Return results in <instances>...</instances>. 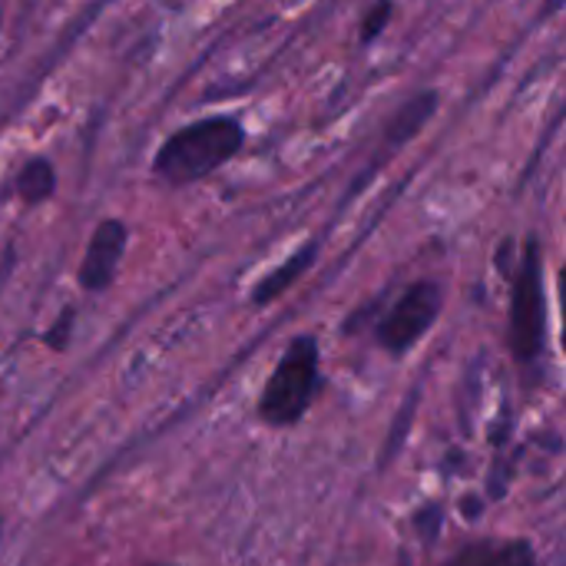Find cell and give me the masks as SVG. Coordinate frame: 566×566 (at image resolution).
Segmentation results:
<instances>
[{
  "label": "cell",
  "instance_id": "cell-2",
  "mask_svg": "<svg viewBox=\"0 0 566 566\" xmlns=\"http://www.w3.org/2000/svg\"><path fill=\"white\" fill-rule=\"evenodd\" d=\"M507 348L521 365H534L547 348V289H544V242L527 235L511 272Z\"/></svg>",
  "mask_w": 566,
  "mask_h": 566
},
{
  "label": "cell",
  "instance_id": "cell-1",
  "mask_svg": "<svg viewBox=\"0 0 566 566\" xmlns=\"http://www.w3.org/2000/svg\"><path fill=\"white\" fill-rule=\"evenodd\" d=\"M245 126L232 113L199 116L179 129H172L159 149L153 153L149 172L166 189H189L222 166H229L245 149Z\"/></svg>",
  "mask_w": 566,
  "mask_h": 566
},
{
  "label": "cell",
  "instance_id": "cell-5",
  "mask_svg": "<svg viewBox=\"0 0 566 566\" xmlns=\"http://www.w3.org/2000/svg\"><path fill=\"white\" fill-rule=\"evenodd\" d=\"M129 249V226L119 216H106L96 222V229L86 239L80 269H76V282L83 292L90 295H103L109 292V285L119 275V265L126 259Z\"/></svg>",
  "mask_w": 566,
  "mask_h": 566
},
{
  "label": "cell",
  "instance_id": "cell-8",
  "mask_svg": "<svg viewBox=\"0 0 566 566\" xmlns=\"http://www.w3.org/2000/svg\"><path fill=\"white\" fill-rule=\"evenodd\" d=\"M13 196L23 209H36V206H46L56 189H60V176H56V166L50 156H27L23 166L13 172Z\"/></svg>",
  "mask_w": 566,
  "mask_h": 566
},
{
  "label": "cell",
  "instance_id": "cell-10",
  "mask_svg": "<svg viewBox=\"0 0 566 566\" xmlns=\"http://www.w3.org/2000/svg\"><path fill=\"white\" fill-rule=\"evenodd\" d=\"M478 566H537V551L531 541H507L504 547L484 551Z\"/></svg>",
  "mask_w": 566,
  "mask_h": 566
},
{
  "label": "cell",
  "instance_id": "cell-3",
  "mask_svg": "<svg viewBox=\"0 0 566 566\" xmlns=\"http://www.w3.org/2000/svg\"><path fill=\"white\" fill-rule=\"evenodd\" d=\"M318 361H322V352H318V338L315 335H295L275 371L269 375L265 388H262V398H259V418L272 428H292L298 424L318 388H322V371H318Z\"/></svg>",
  "mask_w": 566,
  "mask_h": 566
},
{
  "label": "cell",
  "instance_id": "cell-7",
  "mask_svg": "<svg viewBox=\"0 0 566 566\" xmlns=\"http://www.w3.org/2000/svg\"><path fill=\"white\" fill-rule=\"evenodd\" d=\"M315 259H318V242H305V245H298V249L282 262V265H275L269 275H262V279L252 285L249 302H252L255 308L272 305V302H275V298H282L285 292H292V289L302 282V275H308V272H312Z\"/></svg>",
  "mask_w": 566,
  "mask_h": 566
},
{
  "label": "cell",
  "instance_id": "cell-6",
  "mask_svg": "<svg viewBox=\"0 0 566 566\" xmlns=\"http://www.w3.org/2000/svg\"><path fill=\"white\" fill-rule=\"evenodd\" d=\"M438 103L441 93L438 90H418L411 93L381 126V143H385V156L398 153L401 146H408L411 139H418L424 133V126L438 116Z\"/></svg>",
  "mask_w": 566,
  "mask_h": 566
},
{
  "label": "cell",
  "instance_id": "cell-4",
  "mask_svg": "<svg viewBox=\"0 0 566 566\" xmlns=\"http://www.w3.org/2000/svg\"><path fill=\"white\" fill-rule=\"evenodd\" d=\"M441 312H444V285L438 279H418L385 312V318L375 328V342L395 358L408 355L434 328Z\"/></svg>",
  "mask_w": 566,
  "mask_h": 566
},
{
  "label": "cell",
  "instance_id": "cell-11",
  "mask_svg": "<svg viewBox=\"0 0 566 566\" xmlns=\"http://www.w3.org/2000/svg\"><path fill=\"white\" fill-rule=\"evenodd\" d=\"M73 325H76V308L66 305V308L56 315V322L43 332V345H46L50 352H66V348H70V338H73Z\"/></svg>",
  "mask_w": 566,
  "mask_h": 566
},
{
  "label": "cell",
  "instance_id": "cell-9",
  "mask_svg": "<svg viewBox=\"0 0 566 566\" xmlns=\"http://www.w3.org/2000/svg\"><path fill=\"white\" fill-rule=\"evenodd\" d=\"M391 20H395V0H375L358 20V43L371 46L375 40H381L385 30L391 27Z\"/></svg>",
  "mask_w": 566,
  "mask_h": 566
}]
</instances>
